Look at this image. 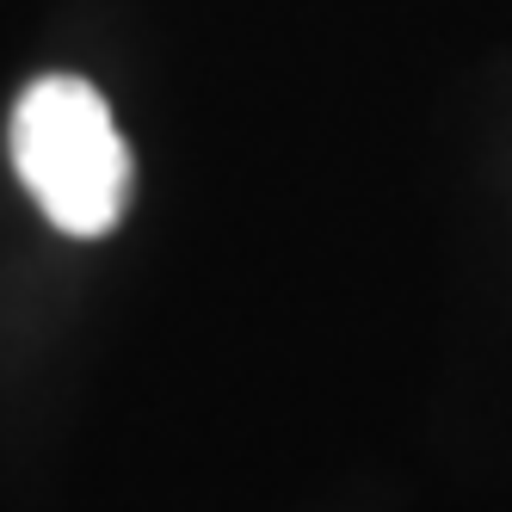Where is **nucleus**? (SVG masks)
Wrapping results in <instances>:
<instances>
[{"label":"nucleus","mask_w":512,"mask_h":512,"mask_svg":"<svg viewBox=\"0 0 512 512\" xmlns=\"http://www.w3.org/2000/svg\"><path fill=\"white\" fill-rule=\"evenodd\" d=\"M13 167L62 235H105L130 204V149L75 75L31 81L13 105Z\"/></svg>","instance_id":"1"}]
</instances>
